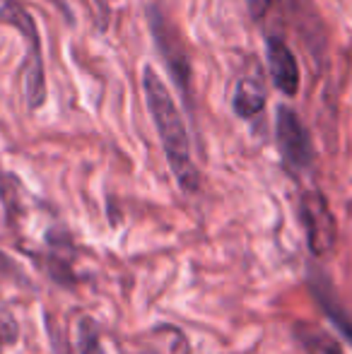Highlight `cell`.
Returning a JSON list of instances; mask_svg holds the SVG:
<instances>
[{
  "mask_svg": "<svg viewBox=\"0 0 352 354\" xmlns=\"http://www.w3.org/2000/svg\"><path fill=\"white\" fill-rule=\"evenodd\" d=\"M142 92L150 109V116L155 121V128L160 133L162 147H165L167 162L174 174L178 188L183 193H196L201 188V174L191 157V142H188V131L178 113L174 97L162 82V77L152 66L142 68Z\"/></svg>",
  "mask_w": 352,
  "mask_h": 354,
  "instance_id": "obj_1",
  "label": "cell"
},
{
  "mask_svg": "<svg viewBox=\"0 0 352 354\" xmlns=\"http://www.w3.org/2000/svg\"><path fill=\"white\" fill-rule=\"evenodd\" d=\"M0 17H3V22L12 24L24 41V48H27L22 66L24 99H27L29 109H39L46 99V73H44L41 37H39L37 22L17 0H0Z\"/></svg>",
  "mask_w": 352,
  "mask_h": 354,
  "instance_id": "obj_2",
  "label": "cell"
},
{
  "mask_svg": "<svg viewBox=\"0 0 352 354\" xmlns=\"http://www.w3.org/2000/svg\"><path fill=\"white\" fill-rule=\"evenodd\" d=\"M147 22H150V32L155 37V46L160 51V56L165 58L167 68H169L172 77L176 80L178 89L183 94V102L191 106V61H188L186 44H183L181 34L169 19L165 17L157 5L147 8Z\"/></svg>",
  "mask_w": 352,
  "mask_h": 354,
  "instance_id": "obj_3",
  "label": "cell"
},
{
  "mask_svg": "<svg viewBox=\"0 0 352 354\" xmlns=\"http://www.w3.org/2000/svg\"><path fill=\"white\" fill-rule=\"evenodd\" d=\"M299 217L304 224L309 251L319 258L333 251L335 241H338V224H335V217L324 193L306 191L299 201Z\"/></svg>",
  "mask_w": 352,
  "mask_h": 354,
  "instance_id": "obj_4",
  "label": "cell"
},
{
  "mask_svg": "<svg viewBox=\"0 0 352 354\" xmlns=\"http://www.w3.org/2000/svg\"><path fill=\"white\" fill-rule=\"evenodd\" d=\"M275 142L285 164L292 171H306L314 159L311 138L306 133L302 118L290 106H277L275 118Z\"/></svg>",
  "mask_w": 352,
  "mask_h": 354,
  "instance_id": "obj_5",
  "label": "cell"
},
{
  "mask_svg": "<svg viewBox=\"0 0 352 354\" xmlns=\"http://www.w3.org/2000/svg\"><path fill=\"white\" fill-rule=\"evenodd\" d=\"M266 56L272 84L285 97H295L299 92V66H297V58L290 51V46L280 37H272L270 34L266 41Z\"/></svg>",
  "mask_w": 352,
  "mask_h": 354,
  "instance_id": "obj_6",
  "label": "cell"
},
{
  "mask_svg": "<svg viewBox=\"0 0 352 354\" xmlns=\"http://www.w3.org/2000/svg\"><path fill=\"white\" fill-rule=\"evenodd\" d=\"M266 84L259 75H244L237 82L232 109L239 118H254L266 109Z\"/></svg>",
  "mask_w": 352,
  "mask_h": 354,
  "instance_id": "obj_7",
  "label": "cell"
},
{
  "mask_svg": "<svg viewBox=\"0 0 352 354\" xmlns=\"http://www.w3.org/2000/svg\"><path fill=\"white\" fill-rule=\"evenodd\" d=\"M309 287H311V292H314V297L319 299L321 308H324V311L331 316V321H333L335 326H338L340 330H343L345 335H348L350 340H352V321H348V313L340 311L338 297H335L331 282L326 280L324 275H311L309 277Z\"/></svg>",
  "mask_w": 352,
  "mask_h": 354,
  "instance_id": "obj_8",
  "label": "cell"
},
{
  "mask_svg": "<svg viewBox=\"0 0 352 354\" xmlns=\"http://www.w3.org/2000/svg\"><path fill=\"white\" fill-rule=\"evenodd\" d=\"M292 333L306 354H345L338 340H333L328 333L311 326V323H295Z\"/></svg>",
  "mask_w": 352,
  "mask_h": 354,
  "instance_id": "obj_9",
  "label": "cell"
},
{
  "mask_svg": "<svg viewBox=\"0 0 352 354\" xmlns=\"http://www.w3.org/2000/svg\"><path fill=\"white\" fill-rule=\"evenodd\" d=\"M77 352L80 354H106L102 340H99V328L89 316L77 321Z\"/></svg>",
  "mask_w": 352,
  "mask_h": 354,
  "instance_id": "obj_10",
  "label": "cell"
},
{
  "mask_svg": "<svg viewBox=\"0 0 352 354\" xmlns=\"http://www.w3.org/2000/svg\"><path fill=\"white\" fill-rule=\"evenodd\" d=\"M19 337V328H17V321L12 318V313L0 308V350L5 345H15Z\"/></svg>",
  "mask_w": 352,
  "mask_h": 354,
  "instance_id": "obj_11",
  "label": "cell"
},
{
  "mask_svg": "<svg viewBox=\"0 0 352 354\" xmlns=\"http://www.w3.org/2000/svg\"><path fill=\"white\" fill-rule=\"evenodd\" d=\"M46 318H48V321H46V328H48V337H51V347H53V352H56V354H73V350H71V342H68L66 333L58 330L56 323L51 321V316H46Z\"/></svg>",
  "mask_w": 352,
  "mask_h": 354,
  "instance_id": "obj_12",
  "label": "cell"
},
{
  "mask_svg": "<svg viewBox=\"0 0 352 354\" xmlns=\"http://www.w3.org/2000/svg\"><path fill=\"white\" fill-rule=\"evenodd\" d=\"M246 3H249V15L256 22H261L268 15V10L272 8V0H246Z\"/></svg>",
  "mask_w": 352,
  "mask_h": 354,
  "instance_id": "obj_13",
  "label": "cell"
},
{
  "mask_svg": "<svg viewBox=\"0 0 352 354\" xmlns=\"http://www.w3.org/2000/svg\"><path fill=\"white\" fill-rule=\"evenodd\" d=\"M0 272H5V275H10V277H15V280H22L24 282V275L17 270V266H15L12 261H10L5 253H0Z\"/></svg>",
  "mask_w": 352,
  "mask_h": 354,
  "instance_id": "obj_14",
  "label": "cell"
},
{
  "mask_svg": "<svg viewBox=\"0 0 352 354\" xmlns=\"http://www.w3.org/2000/svg\"><path fill=\"white\" fill-rule=\"evenodd\" d=\"M51 3H53V5H56V8H58V10H63V12H66V15H68V17H71V10H68V8H66V3H63V0H51Z\"/></svg>",
  "mask_w": 352,
  "mask_h": 354,
  "instance_id": "obj_15",
  "label": "cell"
}]
</instances>
